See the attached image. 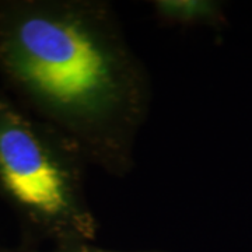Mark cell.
Wrapping results in <instances>:
<instances>
[{
  "instance_id": "6da1fadb",
  "label": "cell",
  "mask_w": 252,
  "mask_h": 252,
  "mask_svg": "<svg viewBox=\"0 0 252 252\" xmlns=\"http://www.w3.org/2000/svg\"><path fill=\"white\" fill-rule=\"evenodd\" d=\"M0 77L10 95L112 177L135 165L152 83L104 0H0Z\"/></svg>"
},
{
  "instance_id": "7a4b0ae2",
  "label": "cell",
  "mask_w": 252,
  "mask_h": 252,
  "mask_svg": "<svg viewBox=\"0 0 252 252\" xmlns=\"http://www.w3.org/2000/svg\"><path fill=\"white\" fill-rule=\"evenodd\" d=\"M86 165L66 136L0 87V200L17 219L24 247L95 240Z\"/></svg>"
},
{
  "instance_id": "3957f363",
  "label": "cell",
  "mask_w": 252,
  "mask_h": 252,
  "mask_svg": "<svg viewBox=\"0 0 252 252\" xmlns=\"http://www.w3.org/2000/svg\"><path fill=\"white\" fill-rule=\"evenodd\" d=\"M154 17L164 26L181 28L223 30L225 6L217 0H154Z\"/></svg>"
},
{
  "instance_id": "277c9868",
  "label": "cell",
  "mask_w": 252,
  "mask_h": 252,
  "mask_svg": "<svg viewBox=\"0 0 252 252\" xmlns=\"http://www.w3.org/2000/svg\"><path fill=\"white\" fill-rule=\"evenodd\" d=\"M24 252H167V251H122V250H108L94 245L93 241H70V243L51 245L46 250H38L32 247H24Z\"/></svg>"
},
{
  "instance_id": "5b68a950",
  "label": "cell",
  "mask_w": 252,
  "mask_h": 252,
  "mask_svg": "<svg viewBox=\"0 0 252 252\" xmlns=\"http://www.w3.org/2000/svg\"><path fill=\"white\" fill-rule=\"evenodd\" d=\"M0 252H24V248L20 247V248H4V247H0Z\"/></svg>"
}]
</instances>
